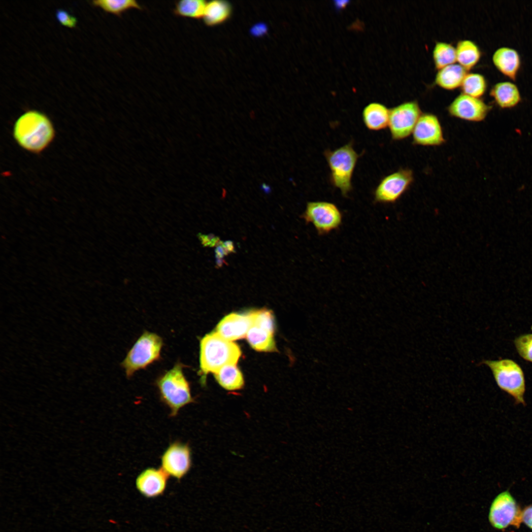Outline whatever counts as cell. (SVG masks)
I'll return each mask as SVG.
<instances>
[{
	"instance_id": "6da1fadb",
	"label": "cell",
	"mask_w": 532,
	"mask_h": 532,
	"mask_svg": "<svg viewBox=\"0 0 532 532\" xmlns=\"http://www.w3.org/2000/svg\"><path fill=\"white\" fill-rule=\"evenodd\" d=\"M55 129L49 118L35 110L23 113L15 121L13 136L23 149L38 154L46 149L54 139Z\"/></svg>"
},
{
	"instance_id": "7a4b0ae2",
	"label": "cell",
	"mask_w": 532,
	"mask_h": 532,
	"mask_svg": "<svg viewBox=\"0 0 532 532\" xmlns=\"http://www.w3.org/2000/svg\"><path fill=\"white\" fill-rule=\"evenodd\" d=\"M239 347L222 337L217 332L205 335L200 343V373L214 374L227 365H236L241 356Z\"/></svg>"
},
{
	"instance_id": "3957f363",
	"label": "cell",
	"mask_w": 532,
	"mask_h": 532,
	"mask_svg": "<svg viewBox=\"0 0 532 532\" xmlns=\"http://www.w3.org/2000/svg\"><path fill=\"white\" fill-rule=\"evenodd\" d=\"M185 365L176 363L170 369L160 375L155 384L161 401L170 410L169 416L177 415L181 409L195 402L189 382L183 371Z\"/></svg>"
},
{
	"instance_id": "277c9868",
	"label": "cell",
	"mask_w": 532,
	"mask_h": 532,
	"mask_svg": "<svg viewBox=\"0 0 532 532\" xmlns=\"http://www.w3.org/2000/svg\"><path fill=\"white\" fill-rule=\"evenodd\" d=\"M330 170V181L347 197L352 190V178L359 155L349 142L334 150L324 152Z\"/></svg>"
},
{
	"instance_id": "5b68a950",
	"label": "cell",
	"mask_w": 532,
	"mask_h": 532,
	"mask_svg": "<svg viewBox=\"0 0 532 532\" xmlns=\"http://www.w3.org/2000/svg\"><path fill=\"white\" fill-rule=\"evenodd\" d=\"M480 364H485L490 368L498 386L511 396L516 404L525 405V375L518 363L511 359H503L483 360Z\"/></svg>"
},
{
	"instance_id": "8992f818",
	"label": "cell",
	"mask_w": 532,
	"mask_h": 532,
	"mask_svg": "<svg viewBox=\"0 0 532 532\" xmlns=\"http://www.w3.org/2000/svg\"><path fill=\"white\" fill-rule=\"evenodd\" d=\"M163 340L157 334L145 331L137 339L122 363L127 378L137 370L161 359Z\"/></svg>"
},
{
	"instance_id": "52a82bcc",
	"label": "cell",
	"mask_w": 532,
	"mask_h": 532,
	"mask_svg": "<svg viewBox=\"0 0 532 532\" xmlns=\"http://www.w3.org/2000/svg\"><path fill=\"white\" fill-rule=\"evenodd\" d=\"M301 217L306 224L311 223L320 235L338 229L342 222V214L337 206L325 201L308 202Z\"/></svg>"
},
{
	"instance_id": "ba28073f",
	"label": "cell",
	"mask_w": 532,
	"mask_h": 532,
	"mask_svg": "<svg viewBox=\"0 0 532 532\" xmlns=\"http://www.w3.org/2000/svg\"><path fill=\"white\" fill-rule=\"evenodd\" d=\"M522 511L510 493L504 491L493 500L489 510V521L492 527L498 530H504L510 526L519 528L522 522Z\"/></svg>"
},
{
	"instance_id": "9c48e42d",
	"label": "cell",
	"mask_w": 532,
	"mask_h": 532,
	"mask_svg": "<svg viewBox=\"0 0 532 532\" xmlns=\"http://www.w3.org/2000/svg\"><path fill=\"white\" fill-rule=\"evenodd\" d=\"M421 114L419 104L414 101L403 102L390 110L388 127L392 138L398 140L408 137Z\"/></svg>"
},
{
	"instance_id": "30bf717a",
	"label": "cell",
	"mask_w": 532,
	"mask_h": 532,
	"mask_svg": "<svg viewBox=\"0 0 532 532\" xmlns=\"http://www.w3.org/2000/svg\"><path fill=\"white\" fill-rule=\"evenodd\" d=\"M161 467L169 476L180 480L192 466L190 446L179 441L170 443L161 456Z\"/></svg>"
},
{
	"instance_id": "8fae6325",
	"label": "cell",
	"mask_w": 532,
	"mask_h": 532,
	"mask_svg": "<svg viewBox=\"0 0 532 532\" xmlns=\"http://www.w3.org/2000/svg\"><path fill=\"white\" fill-rule=\"evenodd\" d=\"M413 180L412 171L401 169L383 177L376 187L374 201L376 203H393L405 193Z\"/></svg>"
},
{
	"instance_id": "7c38bea8",
	"label": "cell",
	"mask_w": 532,
	"mask_h": 532,
	"mask_svg": "<svg viewBox=\"0 0 532 532\" xmlns=\"http://www.w3.org/2000/svg\"><path fill=\"white\" fill-rule=\"evenodd\" d=\"M490 109V106L480 98L463 93L458 95L448 107L449 113L452 116L473 122L483 120Z\"/></svg>"
},
{
	"instance_id": "4fadbf2b",
	"label": "cell",
	"mask_w": 532,
	"mask_h": 532,
	"mask_svg": "<svg viewBox=\"0 0 532 532\" xmlns=\"http://www.w3.org/2000/svg\"><path fill=\"white\" fill-rule=\"evenodd\" d=\"M415 144L422 146H438L445 142L438 118L431 113L422 114L412 133Z\"/></svg>"
},
{
	"instance_id": "5bb4252c",
	"label": "cell",
	"mask_w": 532,
	"mask_h": 532,
	"mask_svg": "<svg viewBox=\"0 0 532 532\" xmlns=\"http://www.w3.org/2000/svg\"><path fill=\"white\" fill-rule=\"evenodd\" d=\"M256 310L243 313H232L219 323L216 332L225 339L233 341L246 336L253 325Z\"/></svg>"
},
{
	"instance_id": "9a60e30c",
	"label": "cell",
	"mask_w": 532,
	"mask_h": 532,
	"mask_svg": "<svg viewBox=\"0 0 532 532\" xmlns=\"http://www.w3.org/2000/svg\"><path fill=\"white\" fill-rule=\"evenodd\" d=\"M168 477L161 467H149L138 475L135 479V487L143 497L148 499L157 498L165 492Z\"/></svg>"
},
{
	"instance_id": "2e32d148",
	"label": "cell",
	"mask_w": 532,
	"mask_h": 532,
	"mask_svg": "<svg viewBox=\"0 0 532 532\" xmlns=\"http://www.w3.org/2000/svg\"><path fill=\"white\" fill-rule=\"evenodd\" d=\"M492 61L496 68L503 75L515 80L521 67V58L514 49L502 47L493 53Z\"/></svg>"
},
{
	"instance_id": "e0dca14e",
	"label": "cell",
	"mask_w": 532,
	"mask_h": 532,
	"mask_svg": "<svg viewBox=\"0 0 532 532\" xmlns=\"http://www.w3.org/2000/svg\"><path fill=\"white\" fill-rule=\"evenodd\" d=\"M490 96L501 108H510L517 105L521 97L517 86L509 81L500 82L491 88Z\"/></svg>"
},
{
	"instance_id": "ac0fdd59",
	"label": "cell",
	"mask_w": 532,
	"mask_h": 532,
	"mask_svg": "<svg viewBox=\"0 0 532 532\" xmlns=\"http://www.w3.org/2000/svg\"><path fill=\"white\" fill-rule=\"evenodd\" d=\"M390 110L384 105L372 102L364 109L363 121L366 128L370 131H377L388 126Z\"/></svg>"
},
{
	"instance_id": "d6986e66",
	"label": "cell",
	"mask_w": 532,
	"mask_h": 532,
	"mask_svg": "<svg viewBox=\"0 0 532 532\" xmlns=\"http://www.w3.org/2000/svg\"><path fill=\"white\" fill-rule=\"evenodd\" d=\"M274 330L254 324L246 335L251 346L258 351L272 352L276 350Z\"/></svg>"
},
{
	"instance_id": "ffe728a7",
	"label": "cell",
	"mask_w": 532,
	"mask_h": 532,
	"mask_svg": "<svg viewBox=\"0 0 532 532\" xmlns=\"http://www.w3.org/2000/svg\"><path fill=\"white\" fill-rule=\"evenodd\" d=\"M467 73V71L459 64H452L438 70L435 83L442 89L454 90L461 87Z\"/></svg>"
},
{
	"instance_id": "44dd1931",
	"label": "cell",
	"mask_w": 532,
	"mask_h": 532,
	"mask_svg": "<svg viewBox=\"0 0 532 532\" xmlns=\"http://www.w3.org/2000/svg\"><path fill=\"white\" fill-rule=\"evenodd\" d=\"M232 6L229 2L215 0L207 2L202 19L205 25L214 26L227 21L231 15Z\"/></svg>"
},
{
	"instance_id": "7402d4cb",
	"label": "cell",
	"mask_w": 532,
	"mask_h": 532,
	"mask_svg": "<svg viewBox=\"0 0 532 532\" xmlns=\"http://www.w3.org/2000/svg\"><path fill=\"white\" fill-rule=\"evenodd\" d=\"M455 48L457 62L467 71L472 69L479 61L481 51L473 41L469 39L461 40Z\"/></svg>"
},
{
	"instance_id": "603a6c76",
	"label": "cell",
	"mask_w": 532,
	"mask_h": 532,
	"mask_svg": "<svg viewBox=\"0 0 532 532\" xmlns=\"http://www.w3.org/2000/svg\"><path fill=\"white\" fill-rule=\"evenodd\" d=\"M218 383L228 391L241 389L244 384L243 375L236 365H227L214 374Z\"/></svg>"
},
{
	"instance_id": "cb8c5ba5",
	"label": "cell",
	"mask_w": 532,
	"mask_h": 532,
	"mask_svg": "<svg viewBox=\"0 0 532 532\" xmlns=\"http://www.w3.org/2000/svg\"><path fill=\"white\" fill-rule=\"evenodd\" d=\"M432 59L435 67L439 70L457 62L456 48L451 44L438 41L432 51Z\"/></svg>"
},
{
	"instance_id": "d4e9b609",
	"label": "cell",
	"mask_w": 532,
	"mask_h": 532,
	"mask_svg": "<svg viewBox=\"0 0 532 532\" xmlns=\"http://www.w3.org/2000/svg\"><path fill=\"white\" fill-rule=\"evenodd\" d=\"M206 3L203 0H181L175 2L173 13L180 17L202 18Z\"/></svg>"
},
{
	"instance_id": "484cf974",
	"label": "cell",
	"mask_w": 532,
	"mask_h": 532,
	"mask_svg": "<svg viewBox=\"0 0 532 532\" xmlns=\"http://www.w3.org/2000/svg\"><path fill=\"white\" fill-rule=\"evenodd\" d=\"M92 4L117 16H121L131 9H142V7L135 0H97L93 1Z\"/></svg>"
},
{
	"instance_id": "4316f807",
	"label": "cell",
	"mask_w": 532,
	"mask_h": 532,
	"mask_svg": "<svg viewBox=\"0 0 532 532\" xmlns=\"http://www.w3.org/2000/svg\"><path fill=\"white\" fill-rule=\"evenodd\" d=\"M463 94L480 98L485 93L487 82L484 76L478 73H467L460 87Z\"/></svg>"
},
{
	"instance_id": "83f0119b",
	"label": "cell",
	"mask_w": 532,
	"mask_h": 532,
	"mask_svg": "<svg viewBox=\"0 0 532 532\" xmlns=\"http://www.w3.org/2000/svg\"><path fill=\"white\" fill-rule=\"evenodd\" d=\"M514 344L519 356L524 360L532 363V333H527L516 337Z\"/></svg>"
},
{
	"instance_id": "f1b7e54d",
	"label": "cell",
	"mask_w": 532,
	"mask_h": 532,
	"mask_svg": "<svg viewBox=\"0 0 532 532\" xmlns=\"http://www.w3.org/2000/svg\"><path fill=\"white\" fill-rule=\"evenodd\" d=\"M56 17L58 22L63 26L69 28H75L77 24V19L69 14L64 9H59L56 10Z\"/></svg>"
},
{
	"instance_id": "f546056e",
	"label": "cell",
	"mask_w": 532,
	"mask_h": 532,
	"mask_svg": "<svg viewBox=\"0 0 532 532\" xmlns=\"http://www.w3.org/2000/svg\"><path fill=\"white\" fill-rule=\"evenodd\" d=\"M522 522L532 530V504L526 506L522 510Z\"/></svg>"
},
{
	"instance_id": "4dcf8cb0",
	"label": "cell",
	"mask_w": 532,
	"mask_h": 532,
	"mask_svg": "<svg viewBox=\"0 0 532 532\" xmlns=\"http://www.w3.org/2000/svg\"><path fill=\"white\" fill-rule=\"evenodd\" d=\"M224 244L229 253H234L235 252L233 241L231 240L226 241L225 242H224Z\"/></svg>"
},
{
	"instance_id": "1f68e13d",
	"label": "cell",
	"mask_w": 532,
	"mask_h": 532,
	"mask_svg": "<svg viewBox=\"0 0 532 532\" xmlns=\"http://www.w3.org/2000/svg\"><path fill=\"white\" fill-rule=\"evenodd\" d=\"M225 263V261L223 259L216 258V264L217 268L221 267Z\"/></svg>"
},
{
	"instance_id": "d6a6232c",
	"label": "cell",
	"mask_w": 532,
	"mask_h": 532,
	"mask_svg": "<svg viewBox=\"0 0 532 532\" xmlns=\"http://www.w3.org/2000/svg\"><path fill=\"white\" fill-rule=\"evenodd\" d=\"M263 188H264V189H265V191L268 192V190H269V189H268V187L266 186V185H265V184H264V185H263Z\"/></svg>"
}]
</instances>
